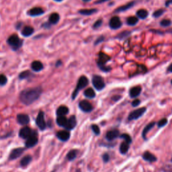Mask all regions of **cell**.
Wrapping results in <instances>:
<instances>
[{"label": "cell", "mask_w": 172, "mask_h": 172, "mask_svg": "<svg viewBox=\"0 0 172 172\" xmlns=\"http://www.w3.org/2000/svg\"><path fill=\"white\" fill-rule=\"evenodd\" d=\"M102 20H97V21L94 24L93 27H94V28H96H96H98L99 27H100L101 25H102Z\"/></svg>", "instance_id": "60d3db41"}, {"label": "cell", "mask_w": 172, "mask_h": 172, "mask_svg": "<svg viewBox=\"0 0 172 172\" xmlns=\"http://www.w3.org/2000/svg\"><path fill=\"white\" fill-rule=\"evenodd\" d=\"M167 123V118H162L161 120H159L158 124H158L159 127H163V126H164L165 125H166Z\"/></svg>", "instance_id": "74e56055"}, {"label": "cell", "mask_w": 172, "mask_h": 172, "mask_svg": "<svg viewBox=\"0 0 172 172\" xmlns=\"http://www.w3.org/2000/svg\"><path fill=\"white\" fill-rule=\"evenodd\" d=\"M55 1H58V2H60V1H62L63 0H54Z\"/></svg>", "instance_id": "816d5d0a"}, {"label": "cell", "mask_w": 172, "mask_h": 172, "mask_svg": "<svg viewBox=\"0 0 172 172\" xmlns=\"http://www.w3.org/2000/svg\"><path fill=\"white\" fill-rule=\"evenodd\" d=\"M163 12H164V10H162V9L158 10L153 13V16H154V17H157V18L159 17V16H161V15H162V14H163Z\"/></svg>", "instance_id": "ab89813d"}, {"label": "cell", "mask_w": 172, "mask_h": 172, "mask_svg": "<svg viewBox=\"0 0 172 172\" xmlns=\"http://www.w3.org/2000/svg\"><path fill=\"white\" fill-rule=\"evenodd\" d=\"M121 138L124 139V140H125V142H126L128 144L132 143V139H131V136L128 134H122L120 135Z\"/></svg>", "instance_id": "e575fe53"}, {"label": "cell", "mask_w": 172, "mask_h": 172, "mask_svg": "<svg viewBox=\"0 0 172 172\" xmlns=\"http://www.w3.org/2000/svg\"><path fill=\"white\" fill-rule=\"evenodd\" d=\"M7 79L4 75H0V86H3L7 84Z\"/></svg>", "instance_id": "d590c367"}, {"label": "cell", "mask_w": 172, "mask_h": 172, "mask_svg": "<svg viewBox=\"0 0 172 172\" xmlns=\"http://www.w3.org/2000/svg\"><path fill=\"white\" fill-rule=\"evenodd\" d=\"M69 113V108L67 106H61L56 110V115L58 116H65Z\"/></svg>", "instance_id": "7402d4cb"}, {"label": "cell", "mask_w": 172, "mask_h": 172, "mask_svg": "<svg viewBox=\"0 0 172 172\" xmlns=\"http://www.w3.org/2000/svg\"><path fill=\"white\" fill-rule=\"evenodd\" d=\"M77 154H78V151L76 150H71L69 152L67 153V158L69 161L73 160L76 157Z\"/></svg>", "instance_id": "836d02e7"}, {"label": "cell", "mask_w": 172, "mask_h": 172, "mask_svg": "<svg viewBox=\"0 0 172 172\" xmlns=\"http://www.w3.org/2000/svg\"><path fill=\"white\" fill-rule=\"evenodd\" d=\"M7 43L14 50H17L23 44V40L18 37L16 34H12L7 39Z\"/></svg>", "instance_id": "3957f363"}, {"label": "cell", "mask_w": 172, "mask_h": 172, "mask_svg": "<svg viewBox=\"0 0 172 172\" xmlns=\"http://www.w3.org/2000/svg\"><path fill=\"white\" fill-rule=\"evenodd\" d=\"M110 59V56L107 55L104 52H100L98 55V65L99 68L103 71L108 72L110 70V68L106 66V63Z\"/></svg>", "instance_id": "7a4b0ae2"}, {"label": "cell", "mask_w": 172, "mask_h": 172, "mask_svg": "<svg viewBox=\"0 0 172 172\" xmlns=\"http://www.w3.org/2000/svg\"><path fill=\"white\" fill-rule=\"evenodd\" d=\"M118 136H119V131L118 130H116V129H115V130L108 131V132L106 133V138L108 141H111L114 140V139H116Z\"/></svg>", "instance_id": "e0dca14e"}, {"label": "cell", "mask_w": 172, "mask_h": 172, "mask_svg": "<svg viewBox=\"0 0 172 172\" xmlns=\"http://www.w3.org/2000/svg\"><path fill=\"white\" fill-rule=\"evenodd\" d=\"M143 158L145 161H149V162H155V161H157V157L154 155H153L152 153L149 152V151H146V152L143 153Z\"/></svg>", "instance_id": "d6986e66"}, {"label": "cell", "mask_w": 172, "mask_h": 172, "mask_svg": "<svg viewBox=\"0 0 172 172\" xmlns=\"http://www.w3.org/2000/svg\"><path fill=\"white\" fill-rule=\"evenodd\" d=\"M97 12V10L96 9H86V10H81L79 11V13L82 15L84 16H90L92 15L93 14L96 13Z\"/></svg>", "instance_id": "4316f807"}, {"label": "cell", "mask_w": 172, "mask_h": 172, "mask_svg": "<svg viewBox=\"0 0 172 172\" xmlns=\"http://www.w3.org/2000/svg\"><path fill=\"white\" fill-rule=\"evenodd\" d=\"M17 121L20 124L26 125L30 122V118L27 114H20L17 116Z\"/></svg>", "instance_id": "4fadbf2b"}, {"label": "cell", "mask_w": 172, "mask_h": 172, "mask_svg": "<svg viewBox=\"0 0 172 172\" xmlns=\"http://www.w3.org/2000/svg\"><path fill=\"white\" fill-rule=\"evenodd\" d=\"M83 1H85V2H88V1H90L91 0H83Z\"/></svg>", "instance_id": "f907efd6"}, {"label": "cell", "mask_w": 172, "mask_h": 172, "mask_svg": "<svg viewBox=\"0 0 172 172\" xmlns=\"http://www.w3.org/2000/svg\"><path fill=\"white\" fill-rule=\"evenodd\" d=\"M76 124H77V120H76L75 116H72L67 120V122L65 126V128L68 131L72 130V129H73L75 127Z\"/></svg>", "instance_id": "7c38bea8"}, {"label": "cell", "mask_w": 172, "mask_h": 172, "mask_svg": "<svg viewBox=\"0 0 172 172\" xmlns=\"http://www.w3.org/2000/svg\"><path fill=\"white\" fill-rule=\"evenodd\" d=\"M34 28L31 26H25L22 30V34L25 37H28L34 33Z\"/></svg>", "instance_id": "44dd1931"}, {"label": "cell", "mask_w": 172, "mask_h": 172, "mask_svg": "<svg viewBox=\"0 0 172 172\" xmlns=\"http://www.w3.org/2000/svg\"><path fill=\"white\" fill-rule=\"evenodd\" d=\"M84 96L88 98H94L96 97V93H95L94 90L92 88H88L87 90H85L84 92Z\"/></svg>", "instance_id": "cb8c5ba5"}, {"label": "cell", "mask_w": 172, "mask_h": 172, "mask_svg": "<svg viewBox=\"0 0 172 172\" xmlns=\"http://www.w3.org/2000/svg\"><path fill=\"white\" fill-rule=\"evenodd\" d=\"M109 24H110V27L112 28V29L116 30L121 27V26H122V22H121L120 18L117 17V16H114V17H112L111 18Z\"/></svg>", "instance_id": "30bf717a"}, {"label": "cell", "mask_w": 172, "mask_h": 172, "mask_svg": "<svg viewBox=\"0 0 172 172\" xmlns=\"http://www.w3.org/2000/svg\"><path fill=\"white\" fill-rule=\"evenodd\" d=\"M67 120L68 119L65 116H58V118H56V123L58 126L65 127L67 122Z\"/></svg>", "instance_id": "484cf974"}, {"label": "cell", "mask_w": 172, "mask_h": 172, "mask_svg": "<svg viewBox=\"0 0 172 172\" xmlns=\"http://www.w3.org/2000/svg\"><path fill=\"white\" fill-rule=\"evenodd\" d=\"M31 75V72L29 71H22L21 73L19 75V79L20 80H26V79H28L30 78Z\"/></svg>", "instance_id": "1f68e13d"}, {"label": "cell", "mask_w": 172, "mask_h": 172, "mask_svg": "<svg viewBox=\"0 0 172 172\" xmlns=\"http://www.w3.org/2000/svg\"><path fill=\"white\" fill-rule=\"evenodd\" d=\"M107 1H109V0H98V1H96V3H102Z\"/></svg>", "instance_id": "f6af8a7d"}, {"label": "cell", "mask_w": 172, "mask_h": 172, "mask_svg": "<svg viewBox=\"0 0 172 172\" xmlns=\"http://www.w3.org/2000/svg\"><path fill=\"white\" fill-rule=\"evenodd\" d=\"M146 108L145 107H143V108H139L137 110H135L133 111L132 112L129 114L128 117V119L129 120H137L139 118H140L141 116H142L144 113L146 112Z\"/></svg>", "instance_id": "52a82bcc"}, {"label": "cell", "mask_w": 172, "mask_h": 172, "mask_svg": "<svg viewBox=\"0 0 172 172\" xmlns=\"http://www.w3.org/2000/svg\"><path fill=\"white\" fill-rule=\"evenodd\" d=\"M134 3H135V2H131V3H128V4H126V5L121 6V7H118V9L116 10V12H123V11H125V10H126L130 9V8L132 7L133 5H134Z\"/></svg>", "instance_id": "d6a6232c"}, {"label": "cell", "mask_w": 172, "mask_h": 172, "mask_svg": "<svg viewBox=\"0 0 172 172\" xmlns=\"http://www.w3.org/2000/svg\"><path fill=\"white\" fill-rule=\"evenodd\" d=\"M92 129L93 132H94L96 135H100V128H99V126H98V125L93 124L92 126Z\"/></svg>", "instance_id": "8d00e7d4"}, {"label": "cell", "mask_w": 172, "mask_h": 172, "mask_svg": "<svg viewBox=\"0 0 172 172\" xmlns=\"http://www.w3.org/2000/svg\"><path fill=\"white\" fill-rule=\"evenodd\" d=\"M129 149V144L126 142H123L121 143L120 146V151L122 154H125L128 152Z\"/></svg>", "instance_id": "f1b7e54d"}, {"label": "cell", "mask_w": 172, "mask_h": 172, "mask_svg": "<svg viewBox=\"0 0 172 172\" xmlns=\"http://www.w3.org/2000/svg\"><path fill=\"white\" fill-rule=\"evenodd\" d=\"M139 22V19L135 16H131V17L128 18L126 20L127 24L129 26H135L136 25L137 22Z\"/></svg>", "instance_id": "4dcf8cb0"}, {"label": "cell", "mask_w": 172, "mask_h": 172, "mask_svg": "<svg viewBox=\"0 0 172 172\" xmlns=\"http://www.w3.org/2000/svg\"><path fill=\"white\" fill-rule=\"evenodd\" d=\"M120 96H114V97H113V98H112V100H115V101H116V100H119V99H120Z\"/></svg>", "instance_id": "7dc6e473"}, {"label": "cell", "mask_w": 172, "mask_h": 172, "mask_svg": "<svg viewBox=\"0 0 172 172\" xmlns=\"http://www.w3.org/2000/svg\"><path fill=\"white\" fill-rule=\"evenodd\" d=\"M88 83H89V81L86 76H82L80 79H79L78 84H77V86L75 88V90H74V92H73L72 94L73 100H74V99L76 98L77 96H78V94H79V92H80L82 89L86 88V87L88 86Z\"/></svg>", "instance_id": "277c9868"}, {"label": "cell", "mask_w": 172, "mask_h": 172, "mask_svg": "<svg viewBox=\"0 0 172 172\" xmlns=\"http://www.w3.org/2000/svg\"><path fill=\"white\" fill-rule=\"evenodd\" d=\"M104 40V38L103 37V36H101V37H100V38H98V39L96 40V42H95V44H96H96L100 43V42H102Z\"/></svg>", "instance_id": "ee69618b"}, {"label": "cell", "mask_w": 172, "mask_h": 172, "mask_svg": "<svg viewBox=\"0 0 172 172\" xmlns=\"http://www.w3.org/2000/svg\"><path fill=\"white\" fill-rule=\"evenodd\" d=\"M38 143V134L36 131H32V135H30L29 138L27 139L26 141V147L28 148L33 147L37 144Z\"/></svg>", "instance_id": "8992f818"}, {"label": "cell", "mask_w": 172, "mask_h": 172, "mask_svg": "<svg viewBox=\"0 0 172 172\" xmlns=\"http://www.w3.org/2000/svg\"><path fill=\"white\" fill-rule=\"evenodd\" d=\"M24 148H17L14 149L12 151L10 155V159H16L18 157H19L20 155H22V153H24Z\"/></svg>", "instance_id": "5bb4252c"}, {"label": "cell", "mask_w": 172, "mask_h": 172, "mask_svg": "<svg viewBox=\"0 0 172 172\" xmlns=\"http://www.w3.org/2000/svg\"><path fill=\"white\" fill-rule=\"evenodd\" d=\"M140 103H141V101L139 100H135L132 102V106L134 107H136L137 106H139V105L140 104Z\"/></svg>", "instance_id": "7bdbcfd3"}, {"label": "cell", "mask_w": 172, "mask_h": 172, "mask_svg": "<svg viewBox=\"0 0 172 172\" xmlns=\"http://www.w3.org/2000/svg\"><path fill=\"white\" fill-rule=\"evenodd\" d=\"M32 161V157L30 155H26L22 159L21 161H20V165L22 167H26Z\"/></svg>", "instance_id": "d4e9b609"}, {"label": "cell", "mask_w": 172, "mask_h": 172, "mask_svg": "<svg viewBox=\"0 0 172 172\" xmlns=\"http://www.w3.org/2000/svg\"><path fill=\"white\" fill-rule=\"evenodd\" d=\"M171 84H172V80H171Z\"/></svg>", "instance_id": "f5cc1de1"}, {"label": "cell", "mask_w": 172, "mask_h": 172, "mask_svg": "<svg viewBox=\"0 0 172 172\" xmlns=\"http://www.w3.org/2000/svg\"><path fill=\"white\" fill-rule=\"evenodd\" d=\"M79 107L81 110L85 112H90L93 110L92 105L87 100L81 101L79 104Z\"/></svg>", "instance_id": "9c48e42d"}, {"label": "cell", "mask_w": 172, "mask_h": 172, "mask_svg": "<svg viewBox=\"0 0 172 172\" xmlns=\"http://www.w3.org/2000/svg\"><path fill=\"white\" fill-rule=\"evenodd\" d=\"M56 137L61 141H66L70 137V133L67 131H61L56 133Z\"/></svg>", "instance_id": "9a60e30c"}, {"label": "cell", "mask_w": 172, "mask_h": 172, "mask_svg": "<svg viewBox=\"0 0 172 172\" xmlns=\"http://www.w3.org/2000/svg\"><path fill=\"white\" fill-rule=\"evenodd\" d=\"M169 3H172V0H169L166 2V5H169Z\"/></svg>", "instance_id": "681fc988"}, {"label": "cell", "mask_w": 172, "mask_h": 172, "mask_svg": "<svg viewBox=\"0 0 172 172\" xmlns=\"http://www.w3.org/2000/svg\"><path fill=\"white\" fill-rule=\"evenodd\" d=\"M92 84L97 90L100 91L104 88L105 83L102 77L99 75H94L92 78Z\"/></svg>", "instance_id": "5b68a950"}, {"label": "cell", "mask_w": 172, "mask_h": 172, "mask_svg": "<svg viewBox=\"0 0 172 172\" xmlns=\"http://www.w3.org/2000/svg\"><path fill=\"white\" fill-rule=\"evenodd\" d=\"M44 13V11L41 7H33L28 12V14L30 16H38L42 15Z\"/></svg>", "instance_id": "2e32d148"}, {"label": "cell", "mask_w": 172, "mask_h": 172, "mask_svg": "<svg viewBox=\"0 0 172 172\" xmlns=\"http://www.w3.org/2000/svg\"><path fill=\"white\" fill-rule=\"evenodd\" d=\"M31 67L32 69V70L34 71L38 72L43 69L44 66H43V64H42L40 61H35L32 62V63L31 65Z\"/></svg>", "instance_id": "ac0fdd59"}, {"label": "cell", "mask_w": 172, "mask_h": 172, "mask_svg": "<svg viewBox=\"0 0 172 172\" xmlns=\"http://www.w3.org/2000/svg\"><path fill=\"white\" fill-rule=\"evenodd\" d=\"M137 14L139 18H141V19H145V18H146L147 16H148V12H147L146 10L141 9L139 10V11L137 12Z\"/></svg>", "instance_id": "f546056e"}, {"label": "cell", "mask_w": 172, "mask_h": 172, "mask_svg": "<svg viewBox=\"0 0 172 172\" xmlns=\"http://www.w3.org/2000/svg\"><path fill=\"white\" fill-rule=\"evenodd\" d=\"M61 62L60 61H58L56 62V67H58V65H61Z\"/></svg>", "instance_id": "c3c4849f"}, {"label": "cell", "mask_w": 172, "mask_h": 172, "mask_svg": "<svg viewBox=\"0 0 172 172\" xmlns=\"http://www.w3.org/2000/svg\"><path fill=\"white\" fill-rule=\"evenodd\" d=\"M141 92V87L140 86H136L133 87L130 90V96L131 98H136Z\"/></svg>", "instance_id": "ffe728a7"}, {"label": "cell", "mask_w": 172, "mask_h": 172, "mask_svg": "<svg viewBox=\"0 0 172 172\" xmlns=\"http://www.w3.org/2000/svg\"><path fill=\"white\" fill-rule=\"evenodd\" d=\"M42 92L40 87L26 89L20 93V100L24 104L30 105L39 98Z\"/></svg>", "instance_id": "6da1fadb"}, {"label": "cell", "mask_w": 172, "mask_h": 172, "mask_svg": "<svg viewBox=\"0 0 172 172\" xmlns=\"http://www.w3.org/2000/svg\"><path fill=\"white\" fill-rule=\"evenodd\" d=\"M167 71H168V72H170V73H172V63L169 66L168 69H167Z\"/></svg>", "instance_id": "bcb514c9"}, {"label": "cell", "mask_w": 172, "mask_h": 172, "mask_svg": "<svg viewBox=\"0 0 172 172\" xmlns=\"http://www.w3.org/2000/svg\"><path fill=\"white\" fill-rule=\"evenodd\" d=\"M103 160L106 163L108 162V161L110 160V156H109L108 153H105V154L103 155Z\"/></svg>", "instance_id": "b9f144b4"}, {"label": "cell", "mask_w": 172, "mask_h": 172, "mask_svg": "<svg viewBox=\"0 0 172 172\" xmlns=\"http://www.w3.org/2000/svg\"><path fill=\"white\" fill-rule=\"evenodd\" d=\"M32 131L31 130V128L28 126H25L20 130L19 133V136L22 139H27L30 137V135H32Z\"/></svg>", "instance_id": "8fae6325"}, {"label": "cell", "mask_w": 172, "mask_h": 172, "mask_svg": "<svg viewBox=\"0 0 172 172\" xmlns=\"http://www.w3.org/2000/svg\"><path fill=\"white\" fill-rule=\"evenodd\" d=\"M161 25L162 26H164V27H167V26H169L171 24V21L169 20H163L162 21L160 22Z\"/></svg>", "instance_id": "f35d334b"}, {"label": "cell", "mask_w": 172, "mask_h": 172, "mask_svg": "<svg viewBox=\"0 0 172 172\" xmlns=\"http://www.w3.org/2000/svg\"><path fill=\"white\" fill-rule=\"evenodd\" d=\"M60 16L57 13H53L49 16L48 21L50 24H56L59 21Z\"/></svg>", "instance_id": "603a6c76"}, {"label": "cell", "mask_w": 172, "mask_h": 172, "mask_svg": "<svg viewBox=\"0 0 172 172\" xmlns=\"http://www.w3.org/2000/svg\"><path fill=\"white\" fill-rule=\"evenodd\" d=\"M155 122H153L149 123V124H147V126H145V128H144V130H143V137L145 139H146V136H147V133H148L151 128H153V126H155Z\"/></svg>", "instance_id": "83f0119b"}, {"label": "cell", "mask_w": 172, "mask_h": 172, "mask_svg": "<svg viewBox=\"0 0 172 172\" xmlns=\"http://www.w3.org/2000/svg\"><path fill=\"white\" fill-rule=\"evenodd\" d=\"M36 122L38 127L40 130L43 131L46 128V124L45 120H44V114L42 111H40V112L38 113L37 118H36Z\"/></svg>", "instance_id": "ba28073f"}]
</instances>
